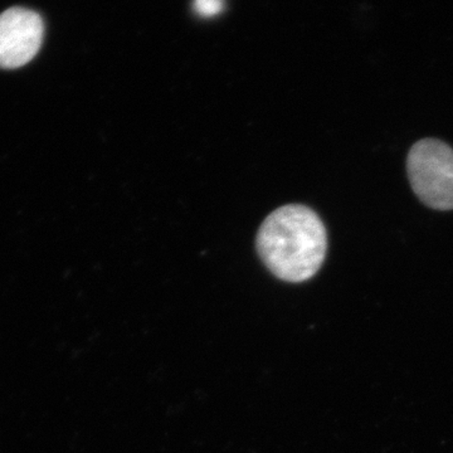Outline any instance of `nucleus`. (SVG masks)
Here are the masks:
<instances>
[{
	"mask_svg": "<svg viewBox=\"0 0 453 453\" xmlns=\"http://www.w3.org/2000/svg\"><path fill=\"white\" fill-rule=\"evenodd\" d=\"M259 257L273 275L303 282L320 270L327 250L326 229L314 211L300 204L279 208L262 223Z\"/></svg>",
	"mask_w": 453,
	"mask_h": 453,
	"instance_id": "nucleus-1",
	"label": "nucleus"
},
{
	"mask_svg": "<svg viewBox=\"0 0 453 453\" xmlns=\"http://www.w3.org/2000/svg\"><path fill=\"white\" fill-rule=\"evenodd\" d=\"M408 178L419 201L437 211L453 210V149L436 139L416 142L407 159Z\"/></svg>",
	"mask_w": 453,
	"mask_h": 453,
	"instance_id": "nucleus-2",
	"label": "nucleus"
},
{
	"mask_svg": "<svg viewBox=\"0 0 453 453\" xmlns=\"http://www.w3.org/2000/svg\"><path fill=\"white\" fill-rule=\"evenodd\" d=\"M44 23L31 9L13 7L0 14V67L16 70L32 61L43 43Z\"/></svg>",
	"mask_w": 453,
	"mask_h": 453,
	"instance_id": "nucleus-3",
	"label": "nucleus"
},
{
	"mask_svg": "<svg viewBox=\"0 0 453 453\" xmlns=\"http://www.w3.org/2000/svg\"><path fill=\"white\" fill-rule=\"evenodd\" d=\"M225 0H195L193 11L202 18H213L222 13Z\"/></svg>",
	"mask_w": 453,
	"mask_h": 453,
	"instance_id": "nucleus-4",
	"label": "nucleus"
}]
</instances>
